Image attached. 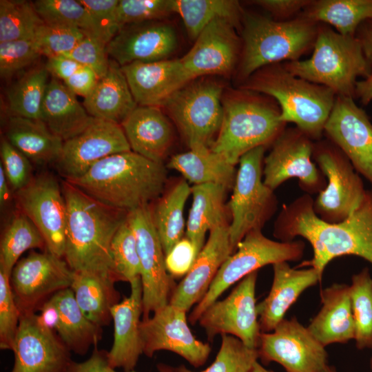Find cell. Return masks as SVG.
<instances>
[{
	"mask_svg": "<svg viewBox=\"0 0 372 372\" xmlns=\"http://www.w3.org/2000/svg\"><path fill=\"white\" fill-rule=\"evenodd\" d=\"M178 47L174 27L162 20L123 26L106 46L111 59L123 66L169 59Z\"/></svg>",
	"mask_w": 372,
	"mask_h": 372,
	"instance_id": "cell-22",
	"label": "cell"
},
{
	"mask_svg": "<svg viewBox=\"0 0 372 372\" xmlns=\"http://www.w3.org/2000/svg\"><path fill=\"white\" fill-rule=\"evenodd\" d=\"M273 282L267 296L257 304L261 332L273 331L285 318L288 309L307 289L321 279L316 269L291 268L288 262L273 265Z\"/></svg>",
	"mask_w": 372,
	"mask_h": 372,
	"instance_id": "cell-27",
	"label": "cell"
},
{
	"mask_svg": "<svg viewBox=\"0 0 372 372\" xmlns=\"http://www.w3.org/2000/svg\"><path fill=\"white\" fill-rule=\"evenodd\" d=\"M129 296L111 309L114 322V340L111 349L107 351V361L114 369L122 368L132 371L143 352L140 333L141 316H143V288L141 278L132 282Z\"/></svg>",
	"mask_w": 372,
	"mask_h": 372,
	"instance_id": "cell-26",
	"label": "cell"
},
{
	"mask_svg": "<svg viewBox=\"0 0 372 372\" xmlns=\"http://www.w3.org/2000/svg\"><path fill=\"white\" fill-rule=\"evenodd\" d=\"M355 36L360 42L366 58L372 64V19L359 26Z\"/></svg>",
	"mask_w": 372,
	"mask_h": 372,
	"instance_id": "cell-59",
	"label": "cell"
},
{
	"mask_svg": "<svg viewBox=\"0 0 372 372\" xmlns=\"http://www.w3.org/2000/svg\"><path fill=\"white\" fill-rule=\"evenodd\" d=\"M369 368H370V371L371 372H372V356L370 359V361H369Z\"/></svg>",
	"mask_w": 372,
	"mask_h": 372,
	"instance_id": "cell-64",
	"label": "cell"
},
{
	"mask_svg": "<svg viewBox=\"0 0 372 372\" xmlns=\"http://www.w3.org/2000/svg\"><path fill=\"white\" fill-rule=\"evenodd\" d=\"M234 252L229 225L211 229L191 269L174 288L169 303L188 311L204 297L220 267Z\"/></svg>",
	"mask_w": 372,
	"mask_h": 372,
	"instance_id": "cell-24",
	"label": "cell"
},
{
	"mask_svg": "<svg viewBox=\"0 0 372 372\" xmlns=\"http://www.w3.org/2000/svg\"><path fill=\"white\" fill-rule=\"evenodd\" d=\"M12 351L10 372H67L70 351L57 333L43 325L36 312L21 314Z\"/></svg>",
	"mask_w": 372,
	"mask_h": 372,
	"instance_id": "cell-20",
	"label": "cell"
},
{
	"mask_svg": "<svg viewBox=\"0 0 372 372\" xmlns=\"http://www.w3.org/2000/svg\"><path fill=\"white\" fill-rule=\"evenodd\" d=\"M83 105L93 118L120 125L138 106L121 66L112 59L107 72L84 98Z\"/></svg>",
	"mask_w": 372,
	"mask_h": 372,
	"instance_id": "cell-31",
	"label": "cell"
},
{
	"mask_svg": "<svg viewBox=\"0 0 372 372\" xmlns=\"http://www.w3.org/2000/svg\"><path fill=\"white\" fill-rule=\"evenodd\" d=\"M46 251L45 240L33 223L22 212L14 216L1 236L0 267L10 276L13 267L27 250Z\"/></svg>",
	"mask_w": 372,
	"mask_h": 372,
	"instance_id": "cell-40",
	"label": "cell"
},
{
	"mask_svg": "<svg viewBox=\"0 0 372 372\" xmlns=\"http://www.w3.org/2000/svg\"><path fill=\"white\" fill-rule=\"evenodd\" d=\"M130 147L120 124L94 118L81 132L63 141L55 167L65 180L83 176L96 163Z\"/></svg>",
	"mask_w": 372,
	"mask_h": 372,
	"instance_id": "cell-19",
	"label": "cell"
},
{
	"mask_svg": "<svg viewBox=\"0 0 372 372\" xmlns=\"http://www.w3.org/2000/svg\"><path fill=\"white\" fill-rule=\"evenodd\" d=\"M81 66L74 60L64 55L48 58L45 65L50 74L63 81L69 79Z\"/></svg>",
	"mask_w": 372,
	"mask_h": 372,
	"instance_id": "cell-58",
	"label": "cell"
},
{
	"mask_svg": "<svg viewBox=\"0 0 372 372\" xmlns=\"http://www.w3.org/2000/svg\"><path fill=\"white\" fill-rule=\"evenodd\" d=\"M94 118L64 83L54 77L49 81L40 120L51 132L65 141L81 132Z\"/></svg>",
	"mask_w": 372,
	"mask_h": 372,
	"instance_id": "cell-30",
	"label": "cell"
},
{
	"mask_svg": "<svg viewBox=\"0 0 372 372\" xmlns=\"http://www.w3.org/2000/svg\"><path fill=\"white\" fill-rule=\"evenodd\" d=\"M199 251L194 243L183 237L165 255V266L172 277L185 276L191 269Z\"/></svg>",
	"mask_w": 372,
	"mask_h": 372,
	"instance_id": "cell-54",
	"label": "cell"
},
{
	"mask_svg": "<svg viewBox=\"0 0 372 372\" xmlns=\"http://www.w3.org/2000/svg\"><path fill=\"white\" fill-rule=\"evenodd\" d=\"M273 234L282 242L297 236L306 239L312 247L313 258L298 268L312 267L321 280L328 263L340 256H356L372 265V187L366 189L358 209L337 224L321 220L314 211L312 197L305 194L283 206Z\"/></svg>",
	"mask_w": 372,
	"mask_h": 372,
	"instance_id": "cell-1",
	"label": "cell"
},
{
	"mask_svg": "<svg viewBox=\"0 0 372 372\" xmlns=\"http://www.w3.org/2000/svg\"><path fill=\"white\" fill-rule=\"evenodd\" d=\"M192 194V187L185 180L173 185L162 194L152 209L153 223L166 255L183 238L184 207Z\"/></svg>",
	"mask_w": 372,
	"mask_h": 372,
	"instance_id": "cell-37",
	"label": "cell"
},
{
	"mask_svg": "<svg viewBox=\"0 0 372 372\" xmlns=\"http://www.w3.org/2000/svg\"><path fill=\"white\" fill-rule=\"evenodd\" d=\"M172 8L181 17L189 37L195 40L213 20L225 19L238 25L244 14L234 0H172Z\"/></svg>",
	"mask_w": 372,
	"mask_h": 372,
	"instance_id": "cell-39",
	"label": "cell"
},
{
	"mask_svg": "<svg viewBox=\"0 0 372 372\" xmlns=\"http://www.w3.org/2000/svg\"><path fill=\"white\" fill-rule=\"evenodd\" d=\"M121 69L141 106L163 107L174 93L194 80L180 59L136 62Z\"/></svg>",
	"mask_w": 372,
	"mask_h": 372,
	"instance_id": "cell-25",
	"label": "cell"
},
{
	"mask_svg": "<svg viewBox=\"0 0 372 372\" xmlns=\"http://www.w3.org/2000/svg\"><path fill=\"white\" fill-rule=\"evenodd\" d=\"M355 96L358 97L364 105L369 103L372 100V73L364 80L357 81Z\"/></svg>",
	"mask_w": 372,
	"mask_h": 372,
	"instance_id": "cell-60",
	"label": "cell"
},
{
	"mask_svg": "<svg viewBox=\"0 0 372 372\" xmlns=\"http://www.w3.org/2000/svg\"><path fill=\"white\" fill-rule=\"evenodd\" d=\"M242 88L273 98L280 110V121L296 124L313 141L323 133L336 97L331 89L293 74L280 63L255 72Z\"/></svg>",
	"mask_w": 372,
	"mask_h": 372,
	"instance_id": "cell-4",
	"label": "cell"
},
{
	"mask_svg": "<svg viewBox=\"0 0 372 372\" xmlns=\"http://www.w3.org/2000/svg\"><path fill=\"white\" fill-rule=\"evenodd\" d=\"M257 349L246 346L238 338L221 335V345L214 361L205 370L194 371L185 365L176 367L178 372H251L258 361Z\"/></svg>",
	"mask_w": 372,
	"mask_h": 372,
	"instance_id": "cell-45",
	"label": "cell"
},
{
	"mask_svg": "<svg viewBox=\"0 0 372 372\" xmlns=\"http://www.w3.org/2000/svg\"><path fill=\"white\" fill-rule=\"evenodd\" d=\"M309 0H257L252 3L262 7L277 17L288 19L304 10Z\"/></svg>",
	"mask_w": 372,
	"mask_h": 372,
	"instance_id": "cell-57",
	"label": "cell"
},
{
	"mask_svg": "<svg viewBox=\"0 0 372 372\" xmlns=\"http://www.w3.org/2000/svg\"><path fill=\"white\" fill-rule=\"evenodd\" d=\"M59 311L56 333L70 351L85 355L102 337V327L83 313L72 289H62L52 296Z\"/></svg>",
	"mask_w": 372,
	"mask_h": 372,
	"instance_id": "cell-33",
	"label": "cell"
},
{
	"mask_svg": "<svg viewBox=\"0 0 372 372\" xmlns=\"http://www.w3.org/2000/svg\"><path fill=\"white\" fill-rule=\"evenodd\" d=\"M350 293L355 347L372 350V277L368 267L352 276Z\"/></svg>",
	"mask_w": 372,
	"mask_h": 372,
	"instance_id": "cell-43",
	"label": "cell"
},
{
	"mask_svg": "<svg viewBox=\"0 0 372 372\" xmlns=\"http://www.w3.org/2000/svg\"><path fill=\"white\" fill-rule=\"evenodd\" d=\"M312 158L327 180L313 200L314 211L327 223H341L358 209L366 189L349 159L330 140L314 143Z\"/></svg>",
	"mask_w": 372,
	"mask_h": 372,
	"instance_id": "cell-10",
	"label": "cell"
},
{
	"mask_svg": "<svg viewBox=\"0 0 372 372\" xmlns=\"http://www.w3.org/2000/svg\"><path fill=\"white\" fill-rule=\"evenodd\" d=\"M4 136L32 163L46 165L56 162L63 141L40 119L17 116L8 118Z\"/></svg>",
	"mask_w": 372,
	"mask_h": 372,
	"instance_id": "cell-32",
	"label": "cell"
},
{
	"mask_svg": "<svg viewBox=\"0 0 372 372\" xmlns=\"http://www.w3.org/2000/svg\"><path fill=\"white\" fill-rule=\"evenodd\" d=\"M257 278L258 271L247 275L227 297L217 300L202 313L198 322L210 342L218 334H228L249 348H258L262 332L255 296Z\"/></svg>",
	"mask_w": 372,
	"mask_h": 372,
	"instance_id": "cell-17",
	"label": "cell"
},
{
	"mask_svg": "<svg viewBox=\"0 0 372 372\" xmlns=\"http://www.w3.org/2000/svg\"><path fill=\"white\" fill-rule=\"evenodd\" d=\"M1 165L14 192L23 188L33 178L32 162L14 147L4 136L0 142Z\"/></svg>",
	"mask_w": 372,
	"mask_h": 372,
	"instance_id": "cell-51",
	"label": "cell"
},
{
	"mask_svg": "<svg viewBox=\"0 0 372 372\" xmlns=\"http://www.w3.org/2000/svg\"><path fill=\"white\" fill-rule=\"evenodd\" d=\"M173 12L172 0H119L120 29L127 24L162 20Z\"/></svg>",
	"mask_w": 372,
	"mask_h": 372,
	"instance_id": "cell-49",
	"label": "cell"
},
{
	"mask_svg": "<svg viewBox=\"0 0 372 372\" xmlns=\"http://www.w3.org/2000/svg\"><path fill=\"white\" fill-rule=\"evenodd\" d=\"M166 178L163 163L130 150L102 159L68 182L109 207L130 212L156 201L163 194Z\"/></svg>",
	"mask_w": 372,
	"mask_h": 372,
	"instance_id": "cell-3",
	"label": "cell"
},
{
	"mask_svg": "<svg viewBox=\"0 0 372 372\" xmlns=\"http://www.w3.org/2000/svg\"><path fill=\"white\" fill-rule=\"evenodd\" d=\"M107 45L92 34L85 36L66 56L81 65L92 68L99 79L104 76L110 65L109 56L106 52Z\"/></svg>",
	"mask_w": 372,
	"mask_h": 372,
	"instance_id": "cell-52",
	"label": "cell"
},
{
	"mask_svg": "<svg viewBox=\"0 0 372 372\" xmlns=\"http://www.w3.org/2000/svg\"><path fill=\"white\" fill-rule=\"evenodd\" d=\"M85 34L76 28L48 25L44 23L37 30L34 40L41 56L50 58L68 54Z\"/></svg>",
	"mask_w": 372,
	"mask_h": 372,
	"instance_id": "cell-47",
	"label": "cell"
},
{
	"mask_svg": "<svg viewBox=\"0 0 372 372\" xmlns=\"http://www.w3.org/2000/svg\"><path fill=\"white\" fill-rule=\"evenodd\" d=\"M327 372H337L334 366H329L327 369Z\"/></svg>",
	"mask_w": 372,
	"mask_h": 372,
	"instance_id": "cell-63",
	"label": "cell"
},
{
	"mask_svg": "<svg viewBox=\"0 0 372 372\" xmlns=\"http://www.w3.org/2000/svg\"><path fill=\"white\" fill-rule=\"evenodd\" d=\"M301 16L328 23L342 35L355 36L359 26L372 19V0L311 1Z\"/></svg>",
	"mask_w": 372,
	"mask_h": 372,
	"instance_id": "cell-38",
	"label": "cell"
},
{
	"mask_svg": "<svg viewBox=\"0 0 372 372\" xmlns=\"http://www.w3.org/2000/svg\"><path fill=\"white\" fill-rule=\"evenodd\" d=\"M70 288L84 315L92 322L103 327L112 320V307L119 302L120 294L110 276L92 271H74Z\"/></svg>",
	"mask_w": 372,
	"mask_h": 372,
	"instance_id": "cell-34",
	"label": "cell"
},
{
	"mask_svg": "<svg viewBox=\"0 0 372 372\" xmlns=\"http://www.w3.org/2000/svg\"><path fill=\"white\" fill-rule=\"evenodd\" d=\"M110 254L118 281L131 283L141 278V264L136 240L127 217L112 240Z\"/></svg>",
	"mask_w": 372,
	"mask_h": 372,
	"instance_id": "cell-46",
	"label": "cell"
},
{
	"mask_svg": "<svg viewBox=\"0 0 372 372\" xmlns=\"http://www.w3.org/2000/svg\"><path fill=\"white\" fill-rule=\"evenodd\" d=\"M15 198L19 211L25 214L41 234L46 250L63 258L67 205L61 183L50 174H39L16 192Z\"/></svg>",
	"mask_w": 372,
	"mask_h": 372,
	"instance_id": "cell-15",
	"label": "cell"
},
{
	"mask_svg": "<svg viewBox=\"0 0 372 372\" xmlns=\"http://www.w3.org/2000/svg\"><path fill=\"white\" fill-rule=\"evenodd\" d=\"M242 22L239 74L244 79L265 66L299 60L313 47L319 28L317 23L302 16L278 21L244 12Z\"/></svg>",
	"mask_w": 372,
	"mask_h": 372,
	"instance_id": "cell-6",
	"label": "cell"
},
{
	"mask_svg": "<svg viewBox=\"0 0 372 372\" xmlns=\"http://www.w3.org/2000/svg\"><path fill=\"white\" fill-rule=\"evenodd\" d=\"M251 372H273V371L265 369L261 364L256 361L251 371Z\"/></svg>",
	"mask_w": 372,
	"mask_h": 372,
	"instance_id": "cell-62",
	"label": "cell"
},
{
	"mask_svg": "<svg viewBox=\"0 0 372 372\" xmlns=\"http://www.w3.org/2000/svg\"><path fill=\"white\" fill-rule=\"evenodd\" d=\"M136 237L143 288V318L169 304L176 287L165 266V255L154 227L149 205L128 212Z\"/></svg>",
	"mask_w": 372,
	"mask_h": 372,
	"instance_id": "cell-12",
	"label": "cell"
},
{
	"mask_svg": "<svg viewBox=\"0 0 372 372\" xmlns=\"http://www.w3.org/2000/svg\"><path fill=\"white\" fill-rule=\"evenodd\" d=\"M223 117L210 149L236 165L249 151L273 143L284 130L277 105L244 90L223 102Z\"/></svg>",
	"mask_w": 372,
	"mask_h": 372,
	"instance_id": "cell-5",
	"label": "cell"
},
{
	"mask_svg": "<svg viewBox=\"0 0 372 372\" xmlns=\"http://www.w3.org/2000/svg\"><path fill=\"white\" fill-rule=\"evenodd\" d=\"M49 74L45 66L38 67L25 72L9 87L7 98L12 116L40 119Z\"/></svg>",
	"mask_w": 372,
	"mask_h": 372,
	"instance_id": "cell-41",
	"label": "cell"
},
{
	"mask_svg": "<svg viewBox=\"0 0 372 372\" xmlns=\"http://www.w3.org/2000/svg\"><path fill=\"white\" fill-rule=\"evenodd\" d=\"M121 125L132 152L163 163L172 143L173 131L158 107L138 105Z\"/></svg>",
	"mask_w": 372,
	"mask_h": 372,
	"instance_id": "cell-28",
	"label": "cell"
},
{
	"mask_svg": "<svg viewBox=\"0 0 372 372\" xmlns=\"http://www.w3.org/2000/svg\"><path fill=\"white\" fill-rule=\"evenodd\" d=\"M90 13L99 38L106 45L120 30L117 8L119 0H79Z\"/></svg>",
	"mask_w": 372,
	"mask_h": 372,
	"instance_id": "cell-53",
	"label": "cell"
},
{
	"mask_svg": "<svg viewBox=\"0 0 372 372\" xmlns=\"http://www.w3.org/2000/svg\"><path fill=\"white\" fill-rule=\"evenodd\" d=\"M43 24L32 1H0V43L34 39Z\"/></svg>",
	"mask_w": 372,
	"mask_h": 372,
	"instance_id": "cell-42",
	"label": "cell"
},
{
	"mask_svg": "<svg viewBox=\"0 0 372 372\" xmlns=\"http://www.w3.org/2000/svg\"><path fill=\"white\" fill-rule=\"evenodd\" d=\"M304 247L302 240L275 241L265 236L261 229L250 231L223 262L207 293L189 314V322L195 324L224 291L251 273L267 265L301 259Z\"/></svg>",
	"mask_w": 372,
	"mask_h": 372,
	"instance_id": "cell-8",
	"label": "cell"
},
{
	"mask_svg": "<svg viewBox=\"0 0 372 372\" xmlns=\"http://www.w3.org/2000/svg\"><path fill=\"white\" fill-rule=\"evenodd\" d=\"M99 79L92 68L82 65L63 83L74 94L85 98L93 90Z\"/></svg>",
	"mask_w": 372,
	"mask_h": 372,
	"instance_id": "cell-56",
	"label": "cell"
},
{
	"mask_svg": "<svg viewBox=\"0 0 372 372\" xmlns=\"http://www.w3.org/2000/svg\"><path fill=\"white\" fill-rule=\"evenodd\" d=\"M193 81L174 93L163 107L190 149L210 147L223 121L222 86L211 80Z\"/></svg>",
	"mask_w": 372,
	"mask_h": 372,
	"instance_id": "cell-11",
	"label": "cell"
},
{
	"mask_svg": "<svg viewBox=\"0 0 372 372\" xmlns=\"http://www.w3.org/2000/svg\"><path fill=\"white\" fill-rule=\"evenodd\" d=\"M158 372H178L176 367L166 364H157ZM67 372H117L115 369L110 366L107 351L99 350L96 347L91 355L85 361L72 362ZM128 372H134L133 371Z\"/></svg>",
	"mask_w": 372,
	"mask_h": 372,
	"instance_id": "cell-55",
	"label": "cell"
},
{
	"mask_svg": "<svg viewBox=\"0 0 372 372\" xmlns=\"http://www.w3.org/2000/svg\"><path fill=\"white\" fill-rule=\"evenodd\" d=\"M33 3L45 24L76 28L99 38L90 13L79 0H37Z\"/></svg>",
	"mask_w": 372,
	"mask_h": 372,
	"instance_id": "cell-44",
	"label": "cell"
},
{
	"mask_svg": "<svg viewBox=\"0 0 372 372\" xmlns=\"http://www.w3.org/2000/svg\"><path fill=\"white\" fill-rule=\"evenodd\" d=\"M227 189L214 183L192 187V205L186 227V237L200 252L205 235L214 228L227 223L224 199Z\"/></svg>",
	"mask_w": 372,
	"mask_h": 372,
	"instance_id": "cell-35",
	"label": "cell"
},
{
	"mask_svg": "<svg viewBox=\"0 0 372 372\" xmlns=\"http://www.w3.org/2000/svg\"><path fill=\"white\" fill-rule=\"evenodd\" d=\"M10 278L0 267V348L12 351L21 313L14 298Z\"/></svg>",
	"mask_w": 372,
	"mask_h": 372,
	"instance_id": "cell-48",
	"label": "cell"
},
{
	"mask_svg": "<svg viewBox=\"0 0 372 372\" xmlns=\"http://www.w3.org/2000/svg\"><path fill=\"white\" fill-rule=\"evenodd\" d=\"M41 54L34 39L0 43V74L8 79L33 63Z\"/></svg>",
	"mask_w": 372,
	"mask_h": 372,
	"instance_id": "cell-50",
	"label": "cell"
},
{
	"mask_svg": "<svg viewBox=\"0 0 372 372\" xmlns=\"http://www.w3.org/2000/svg\"><path fill=\"white\" fill-rule=\"evenodd\" d=\"M167 167L178 171L194 185L214 183L227 189L234 187L237 174L234 165L210 147L190 149L174 155Z\"/></svg>",
	"mask_w": 372,
	"mask_h": 372,
	"instance_id": "cell-36",
	"label": "cell"
},
{
	"mask_svg": "<svg viewBox=\"0 0 372 372\" xmlns=\"http://www.w3.org/2000/svg\"><path fill=\"white\" fill-rule=\"evenodd\" d=\"M61 183L67 205L63 258L74 271L101 273L118 281L110 245L128 212L99 202L67 180Z\"/></svg>",
	"mask_w": 372,
	"mask_h": 372,
	"instance_id": "cell-2",
	"label": "cell"
},
{
	"mask_svg": "<svg viewBox=\"0 0 372 372\" xmlns=\"http://www.w3.org/2000/svg\"><path fill=\"white\" fill-rule=\"evenodd\" d=\"M265 146L245 154L239 161L233 194L228 203L229 233L234 251L250 231L261 229L277 208L273 190L263 181Z\"/></svg>",
	"mask_w": 372,
	"mask_h": 372,
	"instance_id": "cell-9",
	"label": "cell"
},
{
	"mask_svg": "<svg viewBox=\"0 0 372 372\" xmlns=\"http://www.w3.org/2000/svg\"><path fill=\"white\" fill-rule=\"evenodd\" d=\"M320 299L322 307L307 327L312 335L324 347L354 340L350 285L333 284L321 290Z\"/></svg>",
	"mask_w": 372,
	"mask_h": 372,
	"instance_id": "cell-29",
	"label": "cell"
},
{
	"mask_svg": "<svg viewBox=\"0 0 372 372\" xmlns=\"http://www.w3.org/2000/svg\"><path fill=\"white\" fill-rule=\"evenodd\" d=\"M185 310L167 304L152 317L141 320L140 333L143 352L149 358L158 351L175 353L196 368L208 360L211 347L193 335L189 327Z\"/></svg>",
	"mask_w": 372,
	"mask_h": 372,
	"instance_id": "cell-18",
	"label": "cell"
},
{
	"mask_svg": "<svg viewBox=\"0 0 372 372\" xmlns=\"http://www.w3.org/2000/svg\"><path fill=\"white\" fill-rule=\"evenodd\" d=\"M74 273L63 258L47 250L32 251L19 260L10 280L21 314L36 312L54 293L70 288Z\"/></svg>",
	"mask_w": 372,
	"mask_h": 372,
	"instance_id": "cell-16",
	"label": "cell"
},
{
	"mask_svg": "<svg viewBox=\"0 0 372 372\" xmlns=\"http://www.w3.org/2000/svg\"><path fill=\"white\" fill-rule=\"evenodd\" d=\"M257 350L263 364L275 362L287 372H327L329 366L325 347L294 317L262 332Z\"/></svg>",
	"mask_w": 372,
	"mask_h": 372,
	"instance_id": "cell-14",
	"label": "cell"
},
{
	"mask_svg": "<svg viewBox=\"0 0 372 372\" xmlns=\"http://www.w3.org/2000/svg\"><path fill=\"white\" fill-rule=\"evenodd\" d=\"M11 187L5 174L2 165L0 164V207L5 208L11 201Z\"/></svg>",
	"mask_w": 372,
	"mask_h": 372,
	"instance_id": "cell-61",
	"label": "cell"
},
{
	"mask_svg": "<svg viewBox=\"0 0 372 372\" xmlns=\"http://www.w3.org/2000/svg\"><path fill=\"white\" fill-rule=\"evenodd\" d=\"M314 143L297 127L284 129L264 159L263 181L274 190L291 178L308 194L320 193L327 180L311 160Z\"/></svg>",
	"mask_w": 372,
	"mask_h": 372,
	"instance_id": "cell-13",
	"label": "cell"
},
{
	"mask_svg": "<svg viewBox=\"0 0 372 372\" xmlns=\"http://www.w3.org/2000/svg\"><path fill=\"white\" fill-rule=\"evenodd\" d=\"M324 132L372 187V123L353 98L336 96Z\"/></svg>",
	"mask_w": 372,
	"mask_h": 372,
	"instance_id": "cell-21",
	"label": "cell"
},
{
	"mask_svg": "<svg viewBox=\"0 0 372 372\" xmlns=\"http://www.w3.org/2000/svg\"><path fill=\"white\" fill-rule=\"evenodd\" d=\"M285 67L293 74L324 85L336 96L354 98L357 78L372 73L356 36L342 35L326 26L318 28L311 56L288 61Z\"/></svg>",
	"mask_w": 372,
	"mask_h": 372,
	"instance_id": "cell-7",
	"label": "cell"
},
{
	"mask_svg": "<svg viewBox=\"0 0 372 372\" xmlns=\"http://www.w3.org/2000/svg\"><path fill=\"white\" fill-rule=\"evenodd\" d=\"M236 26L227 19L217 18L203 29L193 47L180 59L193 79L231 72L240 50Z\"/></svg>",
	"mask_w": 372,
	"mask_h": 372,
	"instance_id": "cell-23",
	"label": "cell"
}]
</instances>
